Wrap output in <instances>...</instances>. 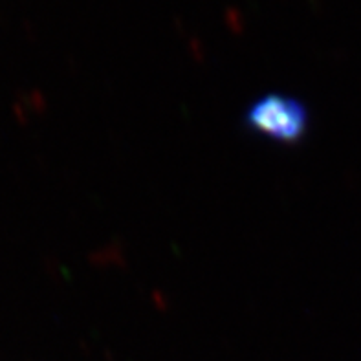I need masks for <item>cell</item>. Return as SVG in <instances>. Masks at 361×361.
Segmentation results:
<instances>
[{
  "instance_id": "cell-1",
  "label": "cell",
  "mask_w": 361,
  "mask_h": 361,
  "mask_svg": "<svg viewBox=\"0 0 361 361\" xmlns=\"http://www.w3.org/2000/svg\"><path fill=\"white\" fill-rule=\"evenodd\" d=\"M247 127L275 142H299L308 128V112L301 101L281 94L257 99L246 114Z\"/></svg>"
}]
</instances>
